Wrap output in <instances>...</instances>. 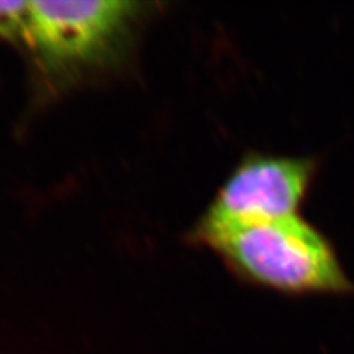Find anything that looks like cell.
<instances>
[{
	"mask_svg": "<svg viewBox=\"0 0 354 354\" xmlns=\"http://www.w3.org/2000/svg\"><path fill=\"white\" fill-rule=\"evenodd\" d=\"M315 169L308 158L247 155L196 223L192 239L230 226L297 216Z\"/></svg>",
	"mask_w": 354,
	"mask_h": 354,
	"instance_id": "3",
	"label": "cell"
},
{
	"mask_svg": "<svg viewBox=\"0 0 354 354\" xmlns=\"http://www.w3.org/2000/svg\"><path fill=\"white\" fill-rule=\"evenodd\" d=\"M30 5L26 44L41 71L57 79H71L115 61L145 6L130 0Z\"/></svg>",
	"mask_w": 354,
	"mask_h": 354,
	"instance_id": "2",
	"label": "cell"
},
{
	"mask_svg": "<svg viewBox=\"0 0 354 354\" xmlns=\"http://www.w3.org/2000/svg\"><path fill=\"white\" fill-rule=\"evenodd\" d=\"M30 18V2H0V39L26 43Z\"/></svg>",
	"mask_w": 354,
	"mask_h": 354,
	"instance_id": "4",
	"label": "cell"
},
{
	"mask_svg": "<svg viewBox=\"0 0 354 354\" xmlns=\"http://www.w3.org/2000/svg\"><path fill=\"white\" fill-rule=\"evenodd\" d=\"M239 278L290 294L353 292L329 241L298 216L254 221L194 239Z\"/></svg>",
	"mask_w": 354,
	"mask_h": 354,
	"instance_id": "1",
	"label": "cell"
}]
</instances>
